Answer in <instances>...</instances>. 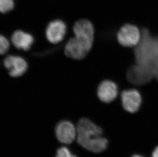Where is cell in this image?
<instances>
[{
    "label": "cell",
    "instance_id": "1",
    "mask_svg": "<svg viewBox=\"0 0 158 157\" xmlns=\"http://www.w3.org/2000/svg\"><path fill=\"white\" fill-rule=\"evenodd\" d=\"M77 141L79 145L89 151L100 153L108 146V140L103 136L102 127L89 119L83 118L78 121L76 127Z\"/></svg>",
    "mask_w": 158,
    "mask_h": 157
},
{
    "label": "cell",
    "instance_id": "2",
    "mask_svg": "<svg viewBox=\"0 0 158 157\" xmlns=\"http://www.w3.org/2000/svg\"><path fill=\"white\" fill-rule=\"evenodd\" d=\"M141 38V33L138 27L129 23L122 26L116 34L118 43L123 47L128 48L137 46Z\"/></svg>",
    "mask_w": 158,
    "mask_h": 157
},
{
    "label": "cell",
    "instance_id": "3",
    "mask_svg": "<svg viewBox=\"0 0 158 157\" xmlns=\"http://www.w3.org/2000/svg\"><path fill=\"white\" fill-rule=\"evenodd\" d=\"M73 32L75 38L90 51L94 42V28L87 19H81L75 24Z\"/></svg>",
    "mask_w": 158,
    "mask_h": 157
},
{
    "label": "cell",
    "instance_id": "4",
    "mask_svg": "<svg viewBox=\"0 0 158 157\" xmlns=\"http://www.w3.org/2000/svg\"><path fill=\"white\" fill-rule=\"evenodd\" d=\"M121 101L124 110L130 113H135L140 108L142 98L139 91L130 88L121 92Z\"/></svg>",
    "mask_w": 158,
    "mask_h": 157
},
{
    "label": "cell",
    "instance_id": "5",
    "mask_svg": "<svg viewBox=\"0 0 158 157\" xmlns=\"http://www.w3.org/2000/svg\"><path fill=\"white\" fill-rule=\"evenodd\" d=\"M118 92V86L115 82L111 80H105L99 84L97 95L102 102L109 104L116 99Z\"/></svg>",
    "mask_w": 158,
    "mask_h": 157
},
{
    "label": "cell",
    "instance_id": "6",
    "mask_svg": "<svg viewBox=\"0 0 158 157\" xmlns=\"http://www.w3.org/2000/svg\"><path fill=\"white\" fill-rule=\"evenodd\" d=\"M57 138L63 143H71L77 137V130L73 123L67 120L60 122L55 129Z\"/></svg>",
    "mask_w": 158,
    "mask_h": 157
},
{
    "label": "cell",
    "instance_id": "7",
    "mask_svg": "<svg viewBox=\"0 0 158 157\" xmlns=\"http://www.w3.org/2000/svg\"><path fill=\"white\" fill-rule=\"evenodd\" d=\"M5 66L11 77H18L25 73L28 68V64L25 60L21 57L10 55L4 60Z\"/></svg>",
    "mask_w": 158,
    "mask_h": 157
},
{
    "label": "cell",
    "instance_id": "8",
    "mask_svg": "<svg viewBox=\"0 0 158 157\" xmlns=\"http://www.w3.org/2000/svg\"><path fill=\"white\" fill-rule=\"evenodd\" d=\"M66 24L60 20L52 21L48 25L46 29L47 38L51 43H58L63 40L66 35Z\"/></svg>",
    "mask_w": 158,
    "mask_h": 157
},
{
    "label": "cell",
    "instance_id": "9",
    "mask_svg": "<svg viewBox=\"0 0 158 157\" xmlns=\"http://www.w3.org/2000/svg\"><path fill=\"white\" fill-rule=\"evenodd\" d=\"M64 52L66 55L70 58L81 60L85 58L89 51L74 37L68 42Z\"/></svg>",
    "mask_w": 158,
    "mask_h": 157
},
{
    "label": "cell",
    "instance_id": "10",
    "mask_svg": "<svg viewBox=\"0 0 158 157\" xmlns=\"http://www.w3.org/2000/svg\"><path fill=\"white\" fill-rule=\"evenodd\" d=\"M11 40L14 46L17 49L27 50L30 49L33 44L34 39L30 34L18 30L12 34Z\"/></svg>",
    "mask_w": 158,
    "mask_h": 157
},
{
    "label": "cell",
    "instance_id": "11",
    "mask_svg": "<svg viewBox=\"0 0 158 157\" xmlns=\"http://www.w3.org/2000/svg\"><path fill=\"white\" fill-rule=\"evenodd\" d=\"M15 6L14 0H0V12L5 14L12 10Z\"/></svg>",
    "mask_w": 158,
    "mask_h": 157
},
{
    "label": "cell",
    "instance_id": "12",
    "mask_svg": "<svg viewBox=\"0 0 158 157\" xmlns=\"http://www.w3.org/2000/svg\"><path fill=\"white\" fill-rule=\"evenodd\" d=\"M10 46L7 39L4 36L0 35V55L6 53Z\"/></svg>",
    "mask_w": 158,
    "mask_h": 157
},
{
    "label": "cell",
    "instance_id": "13",
    "mask_svg": "<svg viewBox=\"0 0 158 157\" xmlns=\"http://www.w3.org/2000/svg\"><path fill=\"white\" fill-rule=\"evenodd\" d=\"M70 150L66 147H62L59 148L57 151L56 156L55 157H72Z\"/></svg>",
    "mask_w": 158,
    "mask_h": 157
},
{
    "label": "cell",
    "instance_id": "14",
    "mask_svg": "<svg viewBox=\"0 0 158 157\" xmlns=\"http://www.w3.org/2000/svg\"><path fill=\"white\" fill-rule=\"evenodd\" d=\"M152 157H158V146L156 147L152 153Z\"/></svg>",
    "mask_w": 158,
    "mask_h": 157
},
{
    "label": "cell",
    "instance_id": "15",
    "mask_svg": "<svg viewBox=\"0 0 158 157\" xmlns=\"http://www.w3.org/2000/svg\"><path fill=\"white\" fill-rule=\"evenodd\" d=\"M131 157H144L143 156L140 155L135 154L133 155V156H131Z\"/></svg>",
    "mask_w": 158,
    "mask_h": 157
},
{
    "label": "cell",
    "instance_id": "16",
    "mask_svg": "<svg viewBox=\"0 0 158 157\" xmlns=\"http://www.w3.org/2000/svg\"><path fill=\"white\" fill-rule=\"evenodd\" d=\"M72 157H77L76 156H75V155H73V156H72Z\"/></svg>",
    "mask_w": 158,
    "mask_h": 157
}]
</instances>
